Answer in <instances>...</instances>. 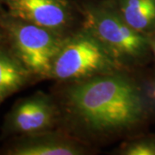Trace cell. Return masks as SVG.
<instances>
[{
    "label": "cell",
    "instance_id": "1",
    "mask_svg": "<svg viewBox=\"0 0 155 155\" xmlns=\"http://www.w3.org/2000/svg\"><path fill=\"white\" fill-rule=\"evenodd\" d=\"M65 103L70 116L96 134L128 129L142 121L147 110L141 89L117 71L77 81L67 89Z\"/></svg>",
    "mask_w": 155,
    "mask_h": 155
},
{
    "label": "cell",
    "instance_id": "2",
    "mask_svg": "<svg viewBox=\"0 0 155 155\" xmlns=\"http://www.w3.org/2000/svg\"><path fill=\"white\" fill-rule=\"evenodd\" d=\"M84 29L105 47L121 65L146 55L150 47L144 34L131 28L111 1L83 2L80 5Z\"/></svg>",
    "mask_w": 155,
    "mask_h": 155
},
{
    "label": "cell",
    "instance_id": "3",
    "mask_svg": "<svg viewBox=\"0 0 155 155\" xmlns=\"http://www.w3.org/2000/svg\"><path fill=\"white\" fill-rule=\"evenodd\" d=\"M9 48L31 77L50 78L64 38L48 28L24 22L7 12L0 19Z\"/></svg>",
    "mask_w": 155,
    "mask_h": 155
},
{
    "label": "cell",
    "instance_id": "4",
    "mask_svg": "<svg viewBox=\"0 0 155 155\" xmlns=\"http://www.w3.org/2000/svg\"><path fill=\"white\" fill-rule=\"evenodd\" d=\"M121 66L97 39L83 29L64 38L54 61L50 78L78 81L115 72Z\"/></svg>",
    "mask_w": 155,
    "mask_h": 155
},
{
    "label": "cell",
    "instance_id": "5",
    "mask_svg": "<svg viewBox=\"0 0 155 155\" xmlns=\"http://www.w3.org/2000/svg\"><path fill=\"white\" fill-rule=\"evenodd\" d=\"M55 117V105L51 97L38 92L15 104L6 116L4 133L24 135L48 131Z\"/></svg>",
    "mask_w": 155,
    "mask_h": 155
},
{
    "label": "cell",
    "instance_id": "6",
    "mask_svg": "<svg viewBox=\"0 0 155 155\" xmlns=\"http://www.w3.org/2000/svg\"><path fill=\"white\" fill-rule=\"evenodd\" d=\"M11 17L60 34L72 19L69 0H2Z\"/></svg>",
    "mask_w": 155,
    "mask_h": 155
},
{
    "label": "cell",
    "instance_id": "7",
    "mask_svg": "<svg viewBox=\"0 0 155 155\" xmlns=\"http://www.w3.org/2000/svg\"><path fill=\"white\" fill-rule=\"evenodd\" d=\"M83 147L76 141L47 131L24 134L6 149L11 155H79Z\"/></svg>",
    "mask_w": 155,
    "mask_h": 155
},
{
    "label": "cell",
    "instance_id": "8",
    "mask_svg": "<svg viewBox=\"0 0 155 155\" xmlns=\"http://www.w3.org/2000/svg\"><path fill=\"white\" fill-rule=\"evenodd\" d=\"M30 73L11 50L0 45V99L16 93L28 83Z\"/></svg>",
    "mask_w": 155,
    "mask_h": 155
},
{
    "label": "cell",
    "instance_id": "9",
    "mask_svg": "<svg viewBox=\"0 0 155 155\" xmlns=\"http://www.w3.org/2000/svg\"><path fill=\"white\" fill-rule=\"evenodd\" d=\"M122 17L136 31L144 34L155 28V0H117Z\"/></svg>",
    "mask_w": 155,
    "mask_h": 155
},
{
    "label": "cell",
    "instance_id": "10",
    "mask_svg": "<svg viewBox=\"0 0 155 155\" xmlns=\"http://www.w3.org/2000/svg\"><path fill=\"white\" fill-rule=\"evenodd\" d=\"M125 155H155V142L140 140L127 145L122 151Z\"/></svg>",
    "mask_w": 155,
    "mask_h": 155
},
{
    "label": "cell",
    "instance_id": "11",
    "mask_svg": "<svg viewBox=\"0 0 155 155\" xmlns=\"http://www.w3.org/2000/svg\"><path fill=\"white\" fill-rule=\"evenodd\" d=\"M4 40H5V31H4V29L0 24V45L2 44V41Z\"/></svg>",
    "mask_w": 155,
    "mask_h": 155
},
{
    "label": "cell",
    "instance_id": "12",
    "mask_svg": "<svg viewBox=\"0 0 155 155\" xmlns=\"http://www.w3.org/2000/svg\"><path fill=\"white\" fill-rule=\"evenodd\" d=\"M3 5H4V4H3V1L2 0H0V19L2 18V17L5 14V12L3 10Z\"/></svg>",
    "mask_w": 155,
    "mask_h": 155
},
{
    "label": "cell",
    "instance_id": "13",
    "mask_svg": "<svg viewBox=\"0 0 155 155\" xmlns=\"http://www.w3.org/2000/svg\"><path fill=\"white\" fill-rule=\"evenodd\" d=\"M149 42H150V47L152 48V49L153 51V53H154V55H155V38L153 39V40H149Z\"/></svg>",
    "mask_w": 155,
    "mask_h": 155
},
{
    "label": "cell",
    "instance_id": "14",
    "mask_svg": "<svg viewBox=\"0 0 155 155\" xmlns=\"http://www.w3.org/2000/svg\"><path fill=\"white\" fill-rule=\"evenodd\" d=\"M1 102H2V100H1V99H0V103H1Z\"/></svg>",
    "mask_w": 155,
    "mask_h": 155
},
{
    "label": "cell",
    "instance_id": "15",
    "mask_svg": "<svg viewBox=\"0 0 155 155\" xmlns=\"http://www.w3.org/2000/svg\"><path fill=\"white\" fill-rule=\"evenodd\" d=\"M154 95H155V91H154Z\"/></svg>",
    "mask_w": 155,
    "mask_h": 155
}]
</instances>
